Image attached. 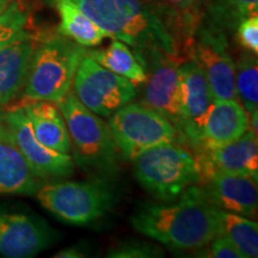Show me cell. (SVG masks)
Here are the masks:
<instances>
[{
	"label": "cell",
	"instance_id": "obj_26",
	"mask_svg": "<svg viewBox=\"0 0 258 258\" xmlns=\"http://www.w3.org/2000/svg\"><path fill=\"white\" fill-rule=\"evenodd\" d=\"M159 246L145 240L129 239L120 241L108 250L106 256L111 258H154L163 257Z\"/></svg>",
	"mask_w": 258,
	"mask_h": 258
},
{
	"label": "cell",
	"instance_id": "obj_4",
	"mask_svg": "<svg viewBox=\"0 0 258 258\" xmlns=\"http://www.w3.org/2000/svg\"><path fill=\"white\" fill-rule=\"evenodd\" d=\"M134 175L158 201H171L202 182L198 158L177 143L159 145L135 158Z\"/></svg>",
	"mask_w": 258,
	"mask_h": 258
},
{
	"label": "cell",
	"instance_id": "obj_20",
	"mask_svg": "<svg viewBox=\"0 0 258 258\" xmlns=\"http://www.w3.org/2000/svg\"><path fill=\"white\" fill-rule=\"evenodd\" d=\"M88 54L104 69L131 80L135 85L146 82L147 71L143 61L124 42L112 38L110 46L88 50Z\"/></svg>",
	"mask_w": 258,
	"mask_h": 258
},
{
	"label": "cell",
	"instance_id": "obj_29",
	"mask_svg": "<svg viewBox=\"0 0 258 258\" xmlns=\"http://www.w3.org/2000/svg\"><path fill=\"white\" fill-rule=\"evenodd\" d=\"M201 254L202 257H212V258H243L235 247L228 241L224 235L218 234L209 241L207 246L202 247L196 251Z\"/></svg>",
	"mask_w": 258,
	"mask_h": 258
},
{
	"label": "cell",
	"instance_id": "obj_28",
	"mask_svg": "<svg viewBox=\"0 0 258 258\" xmlns=\"http://www.w3.org/2000/svg\"><path fill=\"white\" fill-rule=\"evenodd\" d=\"M238 42L241 47L257 54L258 51V15L244 18L235 28Z\"/></svg>",
	"mask_w": 258,
	"mask_h": 258
},
{
	"label": "cell",
	"instance_id": "obj_8",
	"mask_svg": "<svg viewBox=\"0 0 258 258\" xmlns=\"http://www.w3.org/2000/svg\"><path fill=\"white\" fill-rule=\"evenodd\" d=\"M191 59L201 67L215 101L237 99L235 63L232 59L226 34L202 22L196 28Z\"/></svg>",
	"mask_w": 258,
	"mask_h": 258
},
{
	"label": "cell",
	"instance_id": "obj_10",
	"mask_svg": "<svg viewBox=\"0 0 258 258\" xmlns=\"http://www.w3.org/2000/svg\"><path fill=\"white\" fill-rule=\"evenodd\" d=\"M3 121L31 170L40 179L71 176L74 171L73 157L44 146L34 133L27 114L21 104L3 111Z\"/></svg>",
	"mask_w": 258,
	"mask_h": 258
},
{
	"label": "cell",
	"instance_id": "obj_27",
	"mask_svg": "<svg viewBox=\"0 0 258 258\" xmlns=\"http://www.w3.org/2000/svg\"><path fill=\"white\" fill-rule=\"evenodd\" d=\"M146 2L166 25L167 17H169V21H171L180 15L186 19L188 23H190L191 16L189 15V11L196 3V0H146Z\"/></svg>",
	"mask_w": 258,
	"mask_h": 258
},
{
	"label": "cell",
	"instance_id": "obj_22",
	"mask_svg": "<svg viewBox=\"0 0 258 258\" xmlns=\"http://www.w3.org/2000/svg\"><path fill=\"white\" fill-rule=\"evenodd\" d=\"M220 234L239 251L243 258L258 256V226L250 218L219 208Z\"/></svg>",
	"mask_w": 258,
	"mask_h": 258
},
{
	"label": "cell",
	"instance_id": "obj_25",
	"mask_svg": "<svg viewBox=\"0 0 258 258\" xmlns=\"http://www.w3.org/2000/svg\"><path fill=\"white\" fill-rule=\"evenodd\" d=\"M28 23V12L19 0H11L0 14V50L25 31Z\"/></svg>",
	"mask_w": 258,
	"mask_h": 258
},
{
	"label": "cell",
	"instance_id": "obj_24",
	"mask_svg": "<svg viewBox=\"0 0 258 258\" xmlns=\"http://www.w3.org/2000/svg\"><path fill=\"white\" fill-rule=\"evenodd\" d=\"M237 99L247 114L258 109V64L253 54H243L235 63Z\"/></svg>",
	"mask_w": 258,
	"mask_h": 258
},
{
	"label": "cell",
	"instance_id": "obj_1",
	"mask_svg": "<svg viewBox=\"0 0 258 258\" xmlns=\"http://www.w3.org/2000/svg\"><path fill=\"white\" fill-rule=\"evenodd\" d=\"M134 230L175 251H198L220 234L219 208L198 185L171 201L145 202L131 218Z\"/></svg>",
	"mask_w": 258,
	"mask_h": 258
},
{
	"label": "cell",
	"instance_id": "obj_31",
	"mask_svg": "<svg viewBox=\"0 0 258 258\" xmlns=\"http://www.w3.org/2000/svg\"><path fill=\"white\" fill-rule=\"evenodd\" d=\"M11 3V0H0V14L8 8V5Z\"/></svg>",
	"mask_w": 258,
	"mask_h": 258
},
{
	"label": "cell",
	"instance_id": "obj_16",
	"mask_svg": "<svg viewBox=\"0 0 258 258\" xmlns=\"http://www.w3.org/2000/svg\"><path fill=\"white\" fill-rule=\"evenodd\" d=\"M35 175L4 121H0V194L34 195L40 189Z\"/></svg>",
	"mask_w": 258,
	"mask_h": 258
},
{
	"label": "cell",
	"instance_id": "obj_7",
	"mask_svg": "<svg viewBox=\"0 0 258 258\" xmlns=\"http://www.w3.org/2000/svg\"><path fill=\"white\" fill-rule=\"evenodd\" d=\"M74 95L90 111L109 117L137 97V85L104 69L86 53L73 79Z\"/></svg>",
	"mask_w": 258,
	"mask_h": 258
},
{
	"label": "cell",
	"instance_id": "obj_9",
	"mask_svg": "<svg viewBox=\"0 0 258 258\" xmlns=\"http://www.w3.org/2000/svg\"><path fill=\"white\" fill-rule=\"evenodd\" d=\"M179 57H172L160 51L145 56V69H150L145 84L144 103L157 110L175 125L183 141L182 82Z\"/></svg>",
	"mask_w": 258,
	"mask_h": 258
},
{
	"label": "cell",
	"instance_id": "obj_19",
	"mask_svg": "<svg viewBox=\"0 0 258 258\" xmlns=\"http://www.w3.org/2000/svg\"><path fill=\"white\" fill-rule=\"evenodd\" d=\"M60 17L57 32L83 47H95L105 40L106 34L71 0H49Z\"/></svg>",
	"mask_w": 258,
	"mask_h": 258
},
{
	"label": "cell",
	"instance_id": "obj_13",
	"mask_svg": "<svg viewBox=\"0 0 258 258\" xmlns=\"http://www.w3.org/2000/svg\"><path fill=\"white\" fill-rule=\"evenodd\" d=\"M202 176L207 179V184L203 189L218 208L241 217L256 218L257 178L220 170H209Z\"/></svg>",
	"mask_w": 258,
	"mask_h": 258
},
{
	"label": "cell",
	"instance_id": "obj_6",
	"mask_svg": "<svg viewBox=\"0 0 258 258\" xmlns=\"http://www.w3.org/2000/svg\"><path fill=\"white\" fill-rule=\"evenodd\" d=\"M108 127L121 157L133 161L150 148L184 143L169 120L144 102H131L109 116Z\"/></svg>",
	"mask_w": 258,
	"mask_h": 258
},
{
	"label": "cell",
	"instance_id": "obj_14",
	"mask_svg": "<svg viewBox=\"0 0 258 258\" xmlns=\"http://www.w3.org/2000/svg\"><path fill=\"white\" fill-rule=\"evenodd\" d=\"M37 44L25 31L0 50V106L10 104L24 90Z\"/></svg>",
	"mask_w": 258,
	"mask_h": 258
},
{
	"label": "cell",
	"instance_id": "obj_18",
	"mask_svg": "<svg viewBox=\"0 0 258 258\" xmlns=\"http://www.w3.org/2000/svg\"><path fill=\"white\" fill-rule=\"evenodd\" d=\"M21 105L30 121L35 135L44 146L57 152L71 154L69 129L56 103L25 99Z\"/></svg>",
	"mask_w": 258,
	"mask_h": 258
},
{
	"label": "cell",
	"instance_id": "obj_2",
	"mask_svg": "<svg viewBox=\"0 0 258 258\" xmlns=\"http://www.w3.org/2000/svg\"><path fill=\"white\" fill-rule=\"evenodd\" d=\"M69 129L74 163L97 178H110L120 170L121 154L108 123L90 111L73 91L56 102Z\"/></svg>",
	"mask_w": 258,
	"mask_h": 258
},
{
	"label": "cell",
	"instance_id": "obj_17",
	"mask_svg": "<svg viewBox=\"0 0 258 258\" xmlns=\"http://www.w3.org/2000/svg\"><path fill=\"white\" fill-rule=\"evenodd\" d=\"M247 131L249 114L238 99L215 101L203 125L201 150L231 143Z\"/></svg>",
	"mask_w": 258,
	"mask_h": 258
},
{
	"label": "cell",
	"instance_id": "obj_12",
	"mask_svg": "<svg viewBox=\"0 0 258 258\" xmlns=\"http://www.w3.org/2000/svg\"><path fill=\"white\" fill-rule=\"evenodd\" d=\"M182 82L183 138L201 150L203 125L215 99L201 67L192 59L179 64Z\"/></svg>",
	"mask_w": 258,
	"mask_h": 258
},
{
	"label": "cell",
	"instance_id": "obj_11",
	"mask_svg": "<svg viewBox=\"0 0 258 258\" xmlns=\"http://www.w3.org/2000/svg\"><path fill=\"white\" fill-rule=\"evenodd\" d=\"M59 232L35 214L0 207V254L9 258L34 257L48 249Z\"/></svg>",
	"mask_w": 258,
	"mask_h": 258
},
{
	"label": "cell",
	"instance_id": "obj_30",
	"mask_svg": "<svg viewBox=\"0 0 258 258\" xmlns=\"http://www.w3.org/2000/svg\"><path fill=\"white\" fill-rule=\"evenodd\" d=\"M89 254H90V250L88 245L78 243L60 250L59 252L54 254V257L55 258H82V257L89 256Z\"/></svg>",
	"mask_w": 258,
	"mask_h": 258
},
{
	"label": "cell",
	"instance_id": "obj_23",
	"mask_svg": "<svg viewBox=\"0 0 258 258\" xmlns=\"http://www.w3.org/2000/svg\"><path fill=\"white\" fill-rule=\"evenodd\" d=\"M258 15V0H207L205 22L222 32L234 31L244 18Z\"/></svg>",
	"mask_w": 258,
	"mask_h": 258
},
{
	"label": "cell",
	"instance_id": "obj_5",
	"mask_svg": "<svg viewBox=\"0 0 258 258\" xmlns=\"http://www.w3.org/2000/svg\"><path fill=\"white\" fill-rule=\"evenodd\" d=\"M88 49L57 34L37 44L23 90L25 99L59 102L72 88Z\"/></svg>",
	"mask_w": 258,
	"mask_h": 258
},
{
	"label": "cell",
	"instance_id": "obj_3",
	"mask_svg": "<svg viewBox=\"0 0 258 258\" xmlns=\"http://www.w3.org/2000/svg\"><path fill=\"white\" fill-rule=\"evenodd\" d=\"M43 208L59 220L88 226L102 220L112 211L117 192L110 178L67 180L41 185L35 194Z\"/></svg>",
	"mask_w": 258,
	"mask_h": 258
},
{
	"label": "cell",
	"instance_id": "obj_15",
	"mask_svg": "<svg viewBox=\"0 0 258 258\" xmlns=\"http://www.w3.org/2000/svg\"><path fill=\"white\" fill-rule=\"evenodd\" d=\"M198 160L202 175L209 170H220L257 178V135L252 131H247L244 135L231 143L217 147L205 148L201 150Z\"/></svg>",
	"mask_w": 258,
	"mask_h": 258
},
{
	"label": "cell",
	"instance_id": "obj_21",
	"mask_svg": "<svg viewBox=\"0 0 258 258\" xmlns=\"http://www.w3.org/2000/svg\"><path fill=\"white\" fill-rule=\"evenodd\" d=\"M91 21L98 25L106 36L120 40L133 49L134 40L131 28L114 0H71Z\"/></svg>",
	"mask_w": 258,
	"mask_h": 258
},
{
	"label": "cell",
	"instance_id": "obj_32",
	"mask_svg": "<svg viewBox=\"0 0 258 258\" xmlns=\"http://www.w3.org/2000/svg\"><path fill=\"white\" fill-rule=\"evenodd\" d=\"M3 108H4V106H0V121H2V118H3Z\"/></svg>",
	"mask_w": 258,
	"mask_h": 258
}]
</instances>
